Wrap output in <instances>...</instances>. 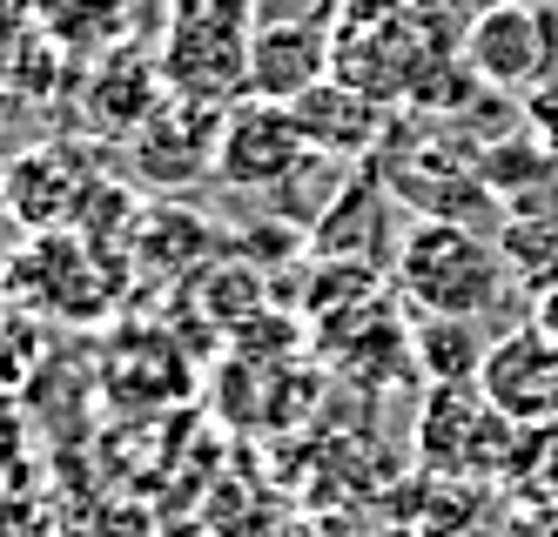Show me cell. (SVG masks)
I'll return each mask as SVG.
<instances>
[{"label":"cell","mask_w":558,"mask_h":537,"mask_svg":"<svg viewBox=\"0 0 558 537\" xmlns=\"http://www.w3.org/2000/svg\"><path fill=\"white\" fill-rule=\"evenodd\" d=\"M525 129H532L551 155H558V74L532 88V101H525Z\"/></svg>","instance_id":"17"},{"label":"cell","mask_w":558,"mask_h":537,"mask_svg":"<svg viewBox=\"0 0 558 537\" xmlns=\"http://www.w3.org/2000/svg\"><path fill=\"white\" fill-rule=\"evenodd\" d=\"M101 169L68 148V142H41V148H21L8 155L0 169V209L14 216V229H34V235H54V229H82L88 202L101 195Z\"/></svg>","instance_id":"4"},{"label":"cell","mask_w":558,"mask_h":537,"mask_svg":"<svg viewBox=\"0 0 558 537\" xmlns=\"http://www.w3.org/2000/svg\"><path fill=\"white\" fill-rule=\"evenodd\" d=\"M397 296L417 316H471L485 322L511 296V263L505 242H485L471 222L424 216L397 242Z\"/></svg>","instance_id":"1"},{"label":"cell","mask_w":558,"mask_h":537,"mask_svg":"<svg viewBox=\"0 0 558 537\" xmlns=\"http://www.w3.org/2000/svg\"><path fill=\"white\" fill-rule=\"evenodd\" d=\"M525 322H532V329H545V337L558 343V276L532 289V316H525Z\"/></svg>","instance_id":"18"},{"label":"cell","mask_w":558,"mask_h":537,"mask_svg":"<svg viewBox=\"0 0 558 537\" xmlns=\"http://www.w3.org/2000/svg\"><path fill=\"white\" fill-rule=\"evenodd\" d=\"M310 161V142L296 129V114L283 101L263 95H235L222 108V135H216V175L243 195H276L296 169Z\"/></svg>","instance_id":"5"},{"label":"cell","mask_w":558,"mask_h":537,"mask_svg":"<svg viewBox=\"0 0 558 537\" xmlns=\"http://www.w3.org/2000/svg\"><path fill=\"white\" fill-rule=\"evenodd\" d=\"M8 263H14V216L0 209V282H8Z\"/></svg>","instance_id":"19"},{"label":"cell","mask_w":558,"mask_h":537,"mask_svg":"<svg viewBox=\"0 0 558 537\" xmlns=\"http://www.w3.org/2000/svg\"><path fill=\"white\" fill-rule=\"evenodd\" d=\"M142 222H148V229H162V249L135 256L142 269H169V249H175V263L189 269V256H203V249H209V229L195 222V209H148Z\"/></svg>","instance_id":"14"},{"label":"cell","mask_w":558,"mask_h":537,"mask_svg":"<svg viewBox=\"0 0 558 537\" xmlns=\"http://www.w3.org/2000/svg\"><path fill=\"white\" fill-rule=\"evenodd\" d=\"M464 68L485 88L532 95L538 81H551V14L532 0H492L464 34Z\"/></svg>","instance_id":"7"},{"label":"cell","mask_w":558,"mask_h":537,"mask_svg":"<svg viewBox=\"0 0 558 537\" xmlns=\"http://www.w3.org/2000/svg\"><path fill=\"white\" fill-rule=\"evenodd\" d=\"M155 108H162V74H155L142 54H114L95 74V88H88V129L129 142Z\"/></svg>","instance_id":"11"},{"label":"cell","mask_w":558,"mask_h":537,"mask_svg":"<svg viewBox=\"0 0 558 537\" xmlns=\"http://www.w3.org/2000/svg\"><path fill=\"white\" fill-rule=\"evenodd\" d=\"M0 537H61V517L34 498V490L0 484Z\"/></svg>","instance_id":"16"},{"label":"cell","mask_w":558,"mask_h":537,"mask_svg":"<svg viewBox=\"0 0 558 537\" xmlns=\"http://www.w3.org/2000/svg\"><path fill=\"white\" fill-rule=\"evenodd\" d=\"M485 337H477L471 316H424L417 337H411V356L430 383H477V363H485Z\"/></svg>","instance_id":"12"},{"label":"cell","mask_w":558,"mask_h":537,"mask_svg":"<svg viewBox=\"0 0 558 537\" xmlns=\"http://www.w3.org/2000/svg\"><path fill=\"white\" fill-rule=\"evenodd\" d=\"M511 477L558 498V424H538V430L518 437V464H511Z\"/></svg>","instance_id":"15"},{"label":"cell","mask_w":558,"mask_h":537,"mask_svg":"<svg viewBox=\"0 0 558 537\" xmlns=\"http://www.w3.org/2000/svg\"><path fill=\"white\" fill-rule=\"evenodd\" d=\"M518 424H505L498 410L477 396V383H437L424 403V424H417V457L424 471H445V477H492L518 464Z\"/></svg>","instance_id":"3"},{"label":"cell","mask_w":558,"mask_h":537,"mask_svg":"<svg viewBox=\"0 0 558 537\" xmlns=\"http://www.w3.org/2000/svg\"><path fill=\"white\" fill-rule=\"evenodd\" d=\"M290 114H296L310 155H330V161H356L384 129V114L371 108V95L350 88V81H316L303 101H290Z\"/></svg>","instance_id":"10"},{"label":"cell","mask_w":558,"mask_h":537,"mask_svg":"<svg viewBox=\"0 0 558 537\" xmlns=\"http://www.w3.org/2000/svg\"><path fill=\"white\" fill-rule=\"evenodd\" d=\"M316 81H330V40L310 21H269L250 34V88L263 101H303Z\"/></svg>","instance_id":"9"},{"label":"cell","mask_w":558,"mask_h":537,"mask_svg":"<svg viewBox=\"0 0 558 537\" xmlns=\"http://www.w3.org/2000/svg\"><path fill=\"white\" fill-rule=\"evenodd\" d=\"M477 396L518 430L558 424V343L545 337V329H532V322L492 337L485 363H477Z\"/></svg>","instance_id":"6"},{"label":"cell","mask_w":558,"mask_h":537,"mask_svg":"<svg viewBox=\"0 0 558 537\" xmlns=\"http://www.w3.org/2000/svg\"><path fill=\"white\" fill-rule=\"evenodd\" d=\"M162 81L189 101H216L229 108L250 88V40H243V8L222 0H182L175 27H169V54H162Z\"/></svg>","instance_id":"2"},{"label":"cell","mask_w":558,"mask_h":537,"mask_svg":"<svg viewBox=\"0 0 558 537\" xmlns=\"http://www.w3.org/2000/svg\"><path fill=\"white\" fill-rule=\"evenodd\" d=\"M216 135H222V108L175 95L129 135V161L155 188H189L195 175H216Z\"/></svg>","instance_id":"8"},{"label":"cell","mask_w":558,"mask_h":537,"mask_svg":"<svg viewBox=\"0 0 558 537\" xmlns=\"http://www.w3.org/2000/svg\"><path fill=\"white\" fill-rule=\"evenodd\" d=\"M41 350H48V343H41V322H34L27 309H8V303H0V403L34 383Z\"/></svg>","instance_id":"13"}]
</instances>
